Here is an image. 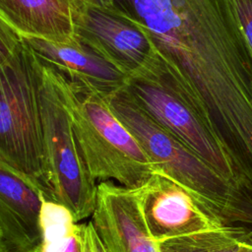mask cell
Masks as SVG:
<instances>
[{
  "label": "cell",
  "instance_id": "cell-16",
  "mask_svg": "<svg viewBox=\"0 0 252 252\" xmlns=\"http://www.w3.org/2000/svg\"><path fill=\"white\" fill-rule=\"evenodd\" d=\"M21 42L22 38L0 21V68L12 58Z\"/></svg>",
  "mask_w": 252,
  "mask_h": 252
},
{
  "label": "cell",
  "instance_id": "cell-18",
  "mask_svg": "<svg viewBox=\"0 0 252 252\" xmlns=\"http://www.w3.org/2000/svg\"><path fill=\"white\" fill-rule=\"evenodd\" d=\"M81 4H91L101 7H113V0H79Z\"/></svg>",
  "mask_w": 252,
  "mask_h": 252
},
{
  "label": "cell",
  "instance_id": "cell-19",
  "mask_svg": "<svg viewBox=\"0 0 252 252\" xmlns=\"http://www.w3.org/2000/svg\"><path fill=\"white\" fill-rule=\"evenodd\" d=\"M240 252H252V237L245 240L242 243V247Z\"/></svg>",
  "mask_w": 252,
  "mask_h": 252
},
{
  "label": "cell",
  "instance_id": "cell-3",
  "mask_svg": "<svg viewBox=\"0 0 252 252\" xmlns=\"http://www.w3.org/2000/svg\"><path fill=\"white\" fill-rule=\"evenodd\" d=\"M32 53L38 85L43 185L47 200L68 208L79 221L93 215L96 185L77 143L68 104L69 81L55 67Z\"/></svg>",
  "mask_w": 252,
  "mask_h": 252
},
{
  "label": "cell",
  "instance_id": "cell-20",
  "mask_svg": "<svg viewBox=\"0 0 252 252\" xmlns=\"http://www.w3.org/2000/svg\"><path fill=\"white\" fill-rule=\"evenodd\" d=\"M0 252H12L2 237H0Z\"/></svg>",
  "mask_w": 252,
  "mask_h": 252
},
{
  "label": "cell",
  "instance_id": "cell-5",
  "mask_svg": "<svg viewBox=\"0 0 252 252\" xmlns=\"http://www.w3.org/2000/svg\"><path fill=\"white\" fill-rule=\"evenodd\" d=\"M124 90L158 124L242 189L236 167L225 147L202 113L178 88L160 60L129 76Z\"/></svg>",
  "mask_w": 252,
  "mask_h": 252
},
{
  "label": "cell",
  "instance_id": "cell-14",
  "mask_svg": "<svg viewBox=\"0 0 252 252\" xmlns=\"http://www.w3.org/2000/svg\"><path fill=\"white\" fill-rule=\"evenodd\" d=\"M252 237V228L229 223L222 227L166 239L160 252H240L242 243Z\"/></svg>",
  "mask_w": 252,
  "mask_h": 252
},
{
  "label": "cell",
  "instance_id": "cell-8",
  "mask_svg": "<svg viewBox=\"0 0 252 252\" xmlns=\"http://www.w3.org/2000/svg\"><path fill=\"white\" fill-rule=\"evenodd\" d=\"M136 192L148 231L158 243L229 224L187 188L165 174L154 172Z\"/></svg>",
  "mask_w": 252,
  "mask_h": 252
},
{
  "label": "cell",
  "instance_id": "cell-10",
  "mask_svg": "<svg viewBox=\"0 0 252 252\" xmlns=\"http://www.w3.org/2000/svg\"><path fill=\"white\" fill-rule=\"evenodd\" d=\"M45 199V188L38 180L0 157V231L12 252H33L38 245Z\"/></svg>",
  "mask_w": 252,
  "mask_h": 252
},
{
  "label": "cell",
  "instance_id": "cell-12",
  "mask_svg": "<svg viewBox=\"0 0 252 252\" xmlns=\"http://www.w3.org/2000/svg\"><path fill=\"white\" fill-rule=\"evenodd\" d=\"M79 0H0V21L21 38L70 43L77 39Z\"/></svg>",
  "mask_w": 252,
  "mask_h": 252
},
{
  "label": "cell",
  "instance_id": "cell-4",
  "mask_svg": "<svg viewBox=\"0 0 252 252\" xmlns=\"http://www.w3.org/2000/svg\"><path fill=\"white\" fill-rule=\"evenodd\" d=\"M67 96L77 143L93 179H114L123 187L140 188L154 173L153 164L106 99L70 81Z\"/></svg>",
  "mask_w": 252,
  "mask_h": 252
},
{
  "label": "cell",
  "instance_id": "cell-1",
  "mask_svg": "<svg viewBox=\"0 0 252 252\" xmlns=\"http://www.w3.org/2000/svg\"><path fill=\"white\" fill-rule=\"evenodd\" d=\"M149 32L167 73L216 126L252 115V57L230 0H113Z\"/></svg>",
  "mask_w": 252,
  "mask_h": 252
},
{
  "label": "cell",
  "instance_id": "cell-11",
  "mask_svg": "<svg viewBox=\"0 0 252 252\" xmlns=\"http://www.w3.org/2000/svg\"><path fill=\"white\" fill-rule=\"evenodd\" d=\"M42 61L55 67L76 88L106 97L123 88L129 78L87 43L22 38Z\"/></svg>",
  "mask_w": 252,
  "mask_h": 252
},
{
  "label": "cell",
  "instance_id": "cell-2",
  "mask_svg": "<svg viewBox=\"0 0 252 252\" xmlns=\"http://www.w3.org/2000/svg\"><path fill=\"white\" fill-rule=\"evenodd\" d=\"M104 98L139 142L154 172L183 185L227 223L252 224V197L158 124L136 104L124 87Z\"/></svg>",
  "mask_w": 252,
  "mask_h": 252
},
{
  "label": "cell",
  "instance_id": "cell-6",
  "mask_svg": "<svg viewBox=\"0 0 252 252\" xmlns=\"http://www.w3.org/2000/svg\"><path fill=\"white\" fill-rule=\"evenodd\" d=\"M0 157L43 185L38 85L33 53L23 39L0 68Z\"/></svg>",
  "mask_w": 252,
  "mask_h": 252
},
{
  "label": "cell",
  "instance_id": "cell-13",
  "mask_svg": "<svg viewBox=\"0 0 252 252\" xmlns=\"http://www.w3.org/2000/svg\"><path fill=\"white\" fill-rule=\"evenodd\" d=\"M40 241L33 252H85L86 224L65 206L45 199L40 211Z\"/></svg>",
  "mask_w": 252,
  "mask_h": 252
},
{
  "label": "cell",
  "instance_id": "cell-7",
  "mask_svg": "<svg viewBox=\"0 0 252 252\" xmlns=\"http://www.w3.org/2000/svg\"><path fill=\"white\" fill-rule=\"evenodd\" d=\"M75 33L128 76L160 60L146 29L114 7L83 4L75 15Z\"/></svg>",
  "mask_w": 252,
  "mask_h": 252
},
{
  "label": "cell",
  "instance_id": "cell-9",
  "mask_svg": "<svg viewBox=\"0 0 252 252\" xmlns=\"http://www.w3.org/2000/svg\"><path fill=\"white\" fill-rule=\"evenodd\" d=\"M91 221L107 252H160L159 243L148 231L134 189L100 181Z\"/></svg>",
  "mask_w": 252,
  "mask_h": 252
},
{
  "label": "cell",
  "instance_id": "cell-15",
  "mask_svg": "<svg viewBox=\"0 0 252 252\" xmlns=\"http://www.w3.org/2000/svg\"><path fill=\"white\" fill-rule=\"evenodd\" d=\"M230 3L252 57V0H230Z\"/></svg>",
  "mask_w": 252,
  "mask_h": 252
},
{
  "label": "cell",
  "instance_id": "cell-17",
  "mask_svg": "<svg viewBox=\"0 0 252 252\" xmlns=\"http://www.w3.org/2000/svg\"><path fill=\"white\" fill-rule=\"evenodd\" d=\"M85 252H107L97 235L92 221L86 224V247Z\"/></svg>",
  "mask_w": 252,
  "mask_h": 252
},
{
  "label": "cell",
  "instance_id": "cell-21",
  "mask_svg": "<svg viewBox=\"0 0 252 252\" xmlns=\"http://www.w3.org/2000/svg\"><path fill=\"white\" fill-rule=\"evenodd\" d=\"M0 237H1V231H0Z\"/></svg>",
  "mask_w": 252,
  "mask_h": 252
}]
</instances>
